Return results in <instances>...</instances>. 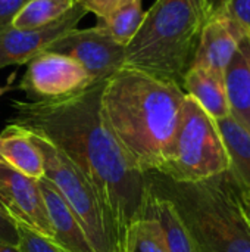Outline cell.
I'll use <instances>...</instances> for the list:
<instances>
[{
    "instance_id": "cell-26",
    "label": "cell",
    "mask_w": 250,
    "mask_h": 252,
    "mask_svg": "<svg viewBox=\"0 0 250 252\" xmlns=\"http://www.w3.org/2000/svg\"><path fill=\"white\" fill-rule=\"evenodd\" d=\"M237 185V183H236ZM237 195H239V201H240V207L245 213V217L248 219L250 224V189L246 188H239L237 186Z\"/></svg>"
},
{
    "instance_id": "cell-4",
    "label": "cell",
    "mask_w": 250,
    "mask_h": 252,
    "mask_svg": "<svg viewBox=\"0 0 250 252\" xmlns=\"http://www.w3.org/2000/svg\"><path fill=\"white\" fill-rule=\"evenodd\" d=\"M178 185V183H175ZM175 201L199 252H250V224L230 171L192 185H178Z\"/></svg>"
},
{
    "instance_id": "cell-11",
    "label": "cell",
    "mask_w": 250,
    "mask_h": 252,
    "mask_svg": "<svg viewBox=\"0 0 250 252\" xmlns=\"http://www.w3.org/2000/svg\"><path fill=\"white\" fill-rule=\"evenodd\" d=\"M248 34L227 15L209 18L202 31L192 66L205 68L224 77L225 66L236 53L242 38Z\"/></svg>"
},
{
    "instance_id": "cell-19",
    "label": "cell",
    "mask_w": 250,
    "mask_h": 252,
    "mask_svg": "<svg viewBox=\"0 0 250 252\" xmlns=\"http://www.w3.org/2000/svg\"><path fill=\"white\" fill-rule=\"evenodd\" d=\"M75 4V0H29L10 25L19 30L40 28L60 19Z\"/></svg>"
},
{
    "instance_id": "cell-3",
    "label": "cell",
    "mask_w": 250,
    "mask_h": 252,
    "mask_svg": "<svg viewBox=\"0 0 250 252\" xmlns=\"http://www.w3.org/2000/svg\"><path fill=\"white\" fill-rule=\"evenodd\" d=\"M209 18L205 0H155L125 46L124 66L181 86Z\"/></svg>"
},
{
    "instance_id": "cell-18",
    "label": "cell",
    "mask_w": 250,
    "mask_h": 252,
    "mask_svg": "<svg viewBox=\"0 0 250 252\" xmlns=\"http://www.w3.org/2000/svg\"><path fill=\"white\" fill-rule=\"evenodd\" d=\"M124 252H169L164 232L156 219L140 216L134 219L124 233Z\"/></svg>"
},
{
    "instance_id": "cell-14",
    "label": "cell",
    "mask_w": 250,
    "mask_h": 252,
    "mask_svg": "<svg viewBox=\"0 0 250 252\" xmlns=\"http://www.w3.org/2000/svg\"><path fill=\"white\" fill-rule=\"evenodd\" d=\"M224 86L230 114L249 127L250 117V34L245 35L224 69Z\"/></svg>"
},
{
    "instance_id": "cell-6",
    "label": "cell",
    "mask_w": 250,
    "mask_h": 252,
    "mask_svg": "<svg viewBox=\"0 0 250 252\" xmlns=\"http://www.w3.org/2000/svg\"><path fill=\"white\" fill-rule=\"evenodd\" d=\"M31 133V131H29ZM44 159V177L60 193L94 252H116L97 196L84 176L49 139L31 133Z\"/></svg>"
},
{
    "instance_id": "cell-17",
    "label": "cell",
    "mask_w": 250,
    "mask_h": 252,
    "mask_svg": "<svg viewBox=\"0 0 250 252\" xmlns=\"http://www.w3.org/2000/svg\"><path fill=\"white\" fill-rule=\"evenodd\" d=\"M215 123L230 161V174L239 188L250 189V127L231 114Z\"/></svg>"
},
{
    "instance_id": "cell-10",
    "label": "cell",
    "mask_w": 250,
    "mask_h": 252,
    "mask_svg": "<svg viewBox=\"0 0 250 252\" xmlns=\"http://www.w3.org/2000/svg\"><path fill=\"white\" fill-rule=\"evenodd\" d=\"M87 13L77 3L60 19L40 28L19 30L12 25L4 27L0 30V69L9 65L28 63L32 58L46 52L56 40L77 28L78 22Z\"/></svg>"
},
{
    "instance_id": "cell-7",
    "label": "cell",
    "mask_w": 250,
    "mask_h": 252,
    "mask_svg": "<svg viewBox=\"0 0 250 252\" xmlns=\"http://www.w3.org/2000/svg\"><path fill=\"white\" fill-rule=\"evenodd\" d=\"M47 52L65 55L78 62L90 77L91 84L109 80L124 66L125 59V46L119 44L100 24L85 30H71L56 40Z\"/></svg>"
},
{
    "instance_id": "cell-24",
    "label": "cell",
    "mask_w": 250,
    "mask_h": 252,
    "mask_svg": "<svg viewBox=\"0 0 250 252\" xmlns=\"http://www.w3.org/2000/svg\"><path fill=\"white\" fill-rule=\"evenodd\" d=\"M87 12L94 13L99 21L106 19L124 0H75Z\"/></svg>"
},
{
    "instance_id": "cell-27",
    "label": "cell",
    "mask_w": 250,
    "mask_h": 252,
    "mask_svg": "<svg viewBox=\"0 0 250 252\" xmlns=\"http://www.w3.org/2000/svg\"><path fill=\"white\" fill-rule=\"evenodd\" d=\"M206 6H208V12H209V16H218V15H222L225 7H227V3L228 0H205Z\"/></svg>"
},
{
    "instance_id": "cell-23",
    "label": "cell",
    "mask_w": 250,
    "mask_h": 252,
    "mask_svg": "<svg viewBox=\"0 0 250 252\" xmlns=\"http://www.w3.org/2000/svg\"><path fill=\"white\" fill-rule=\"evenodd\" d=\"M18 242H19L18 224L10 217V214L0 205V244L16 248Z\"/></svg>"
},
{
    "instance_id": "cell-9",
    "label": "cell",
    "mask_w": 250,
    "mask_h": 252,
    "mask_svg": "<svg viewBox=\"0 0 250 252\" xmlns=\"http://www.w3.org/2000/svg\"><path fill=\"white\" fill-rule=\"evenodd\" d=\"M0 205L10 217L35 232L37 235L55 239L46 202L38 180L29 179L0 159Z\"/></svg>"
},
{
    "instance_id": "cell-30",
    "label": "cell",
    "mask_w": 250,
    "mask_h": 252,
    "mask_svg": "<svg viewBox=\"0 0 250 252\" xmlns=\"http://www.w3.org/2000/svg\"><path fill=\"white\" fill-rule=\"evenodd\" d=\"M249 127H250V117H249Z\"/></svg>"
},
{
    "instance_id": "cell-29",
    "label": "cell",
    "mask_w": 250,
    "mask_h": 252,
    "mask_svg": "<svg viewBox=\"0 0 250 252\" xmlns=\"http://www.w3.org/2000/svg\"><path fill=\"white\" fill-rule=\"evenodd\" d=\"M6 90H7V87H0V96H1Z\"/></svg>"
},
{
    "instance_id": "cell-21",
    "label": "cell",
    "mask_w": 250,
    "mask_h": 252,
    "mask_svg": "<svg viewBox=\"0 0 250 252\" xmlns=\"http://www.w3.org/2000/svg\"><path fill=\"white\" fill-rule=\"evenodd\" d=\"M16 224L19 232V242L16 245V250L19 252H65L52 239L37 235L24 224Z\"/></svg>"
},
{
    "instance_id": "cell-12",
    "label": "cell",
    "mask_w": 250,
    "mask_h": 252,
    "mask_svg": "<svg viewBox=\"0 0 250 252\" xmlns=\"http://www.w3.org/2000/svg\"><path fill=\"white\" fill-rule=\"evenodd\" d=\"M56 242L65 252H94L84 230L56 188L43 177L38 180Z\"/></svg>"
},
{
    "instance_id": "cell-1",
    "label": "cell",
    "mask_w": 250,
    "mask_h": 252,
    "mask_svg": "<svg viewBox=\"0 0 250 252\" xmlns=\"http://www.w3.org/2000/svg\"><path fill=\"white\" fill-rule=\"evenodd\" d=\"M103 86L56 99L12 100L9 123L49 139L66 155L94 190L115 250L124 252L125 229L146 216L152 188L130 165L102 118Z\"/></svg>"
},
{
    "instance_id": "cell-22",
    "label": "cell",
    "mask_w": 250,
    "mask_h": 252,
    "mask_svg": "<svg viewBox=\"0 0 250 252\" xmlns=\"http://www.w3.org/2000/svg\"><path fill=\"white\" fill-rule=\"evenodd\" d=\"M222 15L236 21L246 32L250 34V0H228Z\"/></svg>"
},
{
    "instance_id": "cell-16",
    "label": "cell",
    "mask_w": 250,
    "mask_h": 252,
    "mask_svg": "<svg viewBox=\"0 0 250 252\" xmlns=\"http://www.w3.org/2000/svg\"><path fill=\"white\" fill-rule=\"evenodd\" d=\"M181 87L186 94L193 97L211 118L221 120L230 115L222 75L205 68L192 66L187 71Z\"/></svg>"
},
{
    "instance_id": "cell-15",
    "label": "cell",
    "mask_w": 250,
    "mask_h": 252,
    "mask_svg": "<svg viewBox=\"0 0 250 252\" xmlns=\"http://www.w3.org/2000/svg\"><path fill=\"white\" fill-rule=\"evenodd\" d=\"M146 216L158 220L169 252H199L197 244L184 221L178 207L169 198L156 195L150 190L147 198Z\"/></svg>"
},
{
    "instance_id": "cell-2",
    "label": "cell",
    "mask_w": 250,
    "mask_h": 252,
    "mask_svg": "<svg viewBox=\"0 0 250 252\" xmlns=\"http://www.w3.org/2000/svg\"><path fill=\"white\" fill-rule=\"evenodd\" d=\"M186 92L177 83L122 66L105 81L100 114L130 165L159 173L175 134Z\"/></svg>"
},
{
    "instance_id": "cell-5",
    "label": "cell",
    "mask_w": 250,
    "mask_h": 252,
    "mask_svg": "<svg viewBox=\"0 0 250 252\" xmlns=\"http://www.w3.org/2000/svg\"><path fill=\"white\" fill-rule=\"evenodd\" d=\"M228 170L230 161L215 120L186 94L175 134L159 173L174 183L192 185Z\"/></svg>"
},
{
    "instance_id": "cell-20",
    "label": "cell",
    "mask_w": 250,
    "mask_h": 252,
    "mask_svg": "<svg viewBox=\"0 0 250 252\" xmlns=\"http://www.w3.org/2000/svg\"><path fill=\"white\" fill-rule=\"evenodd\" d=\"M141 0H124L106 19L99 24L122 46H127L136 35L143 19Z\"/></svg>"
},
{
    "instance_id": "cell-8",
    "label": "cell",
    "mask_w": 250,
    "mask_h": 252,
    "mask_svg": "<svg viewBox=\"0 0 250 252\" xmlns=\"http://www.w3.org/2000/svg\"><path fill=\"white\" fill-rule=\"evenodd\" d=\"M90 86H93L90 77L78 62L47 50L28 62L27 72L19 84L35 100L69 96Z\"/></svg>"
},
{
    "instance_id": "cell-28",
    "label": "cell",
    "mask_w": 250,
    "mask_h": 252,
    "mask_svg": "<svg viewBox=\"0 0 250 252\" xmlns=\"http://www.w3.org/2000/svg\"><path fill=\"white\" fill-rule=\"evenodd\" d=\"M0 252H19L15 247H9V245H3L0 244Z\"/></svg>"
},
{
    "instance_id": "cell-13",
    "label": "cell",
    "mask_w": 250,
    "mask_h": 252,
    "mask_svg": "<svg viewBox=\"0 0 250 252\" xmlns=\"http://www.w3.org/2000/svg\"><path fill=\"white\" fill-rule=\"evenodd\" d=\"M0 159L24 176L41 180L44 177V159L31 133L21 126L9 123L0 133Z\"/></svg>"
},
{
    "instance_id": "cell-25",
    "label": "cell",
    "mask_w": 250,
    "mask_h": 252,
    "mask_svg": "<svg viewBox=\"0 0 250 252\" xmlns=\"http://www.w3.org/2000/svg\"><path fill=\"white\" fill-rule=\"evenodd\" d=\"M29 0H0V30L10 25L13 18Z\"/></svg>"
}]
</instances>
